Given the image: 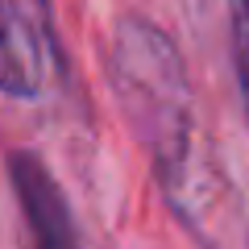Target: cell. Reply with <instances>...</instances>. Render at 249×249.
I'll return each mask as SVG.
<instances>
[{
	"instance_id": "obj_2",
	"label": "cell",
	"mask_w": 249,
	"mask_h": 249,
	"mask_svg": "<svg viewBox=\"0 0 249 249\" xmlns=\"http://www.w3.org/2000/svg\"><path fill=\"white\" fill-rule=\"evenodd\" d=\"M162 196L191 237L204 249H249V216L229 170L199 137L178 162L158 170Z\"/></svg>"
},
{
	"instance_id": "obj_3",
	"label": "cell",
	"mask_w": 249,
	"mask_h": 249,
	"mask_svg": "<svg viewBox=\"0 0 249 249\" xmlns=\"http://www.w3.org/2000/svg\"><path fill=\"white\" fill-rule=\"evenodd\" d=\"M58 75L50 0H0V91L37 100Z\"/></svg>"
},
{
	"instance_id": "obj_5",
	"label": "cell",
	"mask_w": 249,
	"mask_h": 249,
	"mask_svg": "<svg viewBox=\"0 0 249 249\" xmlns=\"http://www.w3.org/2000/svg\"><path fill=\"white\" fill-rule=\"evenodd\" d=\"M229 17H232V62H237L241 104L249 116V0H229Z\"/></svg>"
},
{
	"instance_id": "obj_1",
	"label": "cell",
	"mask_w": 249,
	"mask_h": 249,
	"mask_svg": "<svg viewBox=\"0 0 249 249\" xmlns=\"http://www.w3.org/2000/svg\"><path fill=\"white\" fill-rule=\"evenodd\" d=\"M112 88L129 129L150 150L154 175L199 142L196 104L175 42L145 17H124L112 34Z\"/></svg>"
},
{
	"instance_id": "obj_4",
	"label": "cell",
	"mask_w": 249,
	"mask_h": 249,
	"mask_svg": "<svg viewBox=\"0 0 249 249\" xmlns=\"http://www.w3.org/2000/svg\"><path fill=\"white\" fill-rule=\"evenodd\" d=\"M9 175H13L17 204L29 220L34 249H83L79 232H75V220H71V208L62 199L54 175L37 162V154H13Z\"/></svg>"
}]
</instances>
